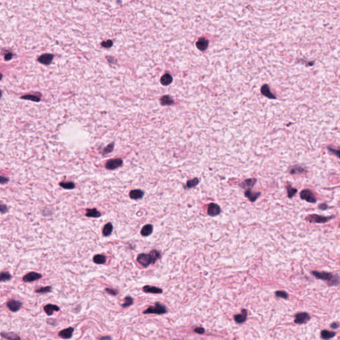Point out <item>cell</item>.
Masks as SVG:
<instances>
[{
  "label": "cell",
  "mask_w": 340,
  "mask_h": 340,
  "mask_svg": "<svg viewBox=\"0 0 340 340\" xmlns=\"http://www.w3.org/2000/svg\"><path fill=\"white\" fill-rule=\"evenodd\" d=\"M312 275L319 280L328 281L329 286H335L340 284V278L338 276H334L332 274L326 272L312 271Z\"/></svg>",
  "instance_id": "6da1fadb"
},
{
  "label": "cell",
  "mask_w": 340,
  "mask_h": 340,
  "mask_svg": "<svg viewBox=\"0 0 340 340\" xmlns=\"http://www.w3.org/2000/svg\"><path fill=\"white\" fill-rule=\"evenodd\" d=\"M167 312V310L165 306L160 302H156L155 306H150L145 311H144L143 313L144 314H158V315H161V314H165Z\"/></svg>",
  "instance_id": "7a4b0ae2"
},
{
  "label": "cell",
  "mask_w": 340,
  "mask_h": 340,
  "mask_svg": "<svg viewBox=\"0 0 340 340\" xmlns=\"http://www.w3.org/2000/svg\"><path fill=\"white\" fill-rule=\"evenodd\" d=\"M334 218V215L331 217H325L322 215H318L316 214L309 215L306 217V220L309 223H325L328 222Z\"/></svg>",
  "instance_id": "3957f363"
},
{
  "label": "cell",
  "mask_w": 340,
  "mask_h": 340,
  "mask_svg": "<svg viewBox=\"0 0 340 340\" xmlns=\"http://www.w3.org/2000/svg\"><path fill=\"white\" fill-rule=\"evenodd\" d=\"M137 261L144 267H148L151 264H154V261L150 254H140L137 258Z\"/></svg>",
  "instance_id": "277c9868"
},
{
  "label": "cell",
  "mask_w": 340,
  "mask_h": 340,
  "mask_svg": "<svg viewBox=\"0 0 340 340\" xmlns=\"http://www.w3.org/2000/svg\"><path fill=\"white\" fill-rule=\"evenodd\" d=\"M300 198L302 200H305L307 202L311 203V204H315L317 201L316 197L314 195L313 193L309 189H304L300 194Z\"/></svg>",
  "instance_id": "5b68a950"
},
{
  "label": "cell",
  "mask_w": 340,
  "mask_h": 340,
  "mask_svg": "<svg viewBox=\"0 0 340 340\" xmlns=\"http://www.w3.org/2000/svg\"><path fill=\"white\" fill-rule=\"evenodd\" d=\"M123 165V161L120 158L112 159L106 161L105 167L108 170H114Z\"/></svg>",
  "instance_id": "8992f818"
},
{
  "label": "cell",
  "mask_w": 340,
  "mask_h": 340,
  "mask_svg": "<svg viewBox=\"0 0 340 340\" xmlns=\"http://www.w3.org/2000/svg\"><path fill=\"white\" fill-rule=\"evenodd\" d=\"M310 319V316L307 312H298L295 315L294 322L297 324H303L308 322Z\"/></svg>",
  "instance_id": "52a82bcc"
},
{
  "label": "cell",
  "mask_w": 340,
  "mask_h": 340,
  "mask_svg": "<svg viewBox=\"0 0 340 340\" xmlns=\"http://www.w3.org/2000/svg\"><path fill=\"white\" fill-rule=\"evenodd\" d=\"M23 306V303L16 300H10L7 302V307L12 312H17Z\"/></svg>",
  "instance_id": "ba28073f"
},
{
  "label": "cell",
  "mask_w": 340,
  "mask_h": 340,
  "mask_svg": "<svg viewBox=\"0 0 340 340\" xmlns=\"http://www.w3.org/2000/svg\"><path fill=\"white\" fill-rule=\"evenodd\" d=\"M42 278V275L35 272H29L23 277V281L25 282H33L39 280Z\"/></svg>",
  "instance_id": "9c48e42d"
},
{
  "label": "cell",
  "mask_w": 340,
  "mask_h": 340,
  "mask_svg": "<svg viewBox=\"0 0 340 340\" xmlns=\"http://www.w3.org/2000/svg\"><path fill=\"white\" fill-rule=\"evenodd\" d=\"M73 332H74V328L72 327H69V328L62 329V330L59 333L58 336L61 339H69L72 338Z\"/></svg>",
  "instance_id": "30bf717a"
},
{
  "label": "cell",
  "mask_w": 340,
  "mask_h": 340,
  "mask_svg": "<svg viewBox=\"0 0 340 340\" xmlns=\"http://www.w3.org/2000/svg\"><path fill=\"white\" fill-rule=\"evenodd\" d=\"M45 312L46 313L47 316H52L55 312H58L60 310V308L55 304H49L45 305L43 308Z\"/></svg>",
  "instance_id": "8fae6325"
},
{
  "label": "cell",
  "mask_w": 340,
  "mask_h": 340,
  "mask_svg": "<svg viewBox=\"0 0 340 340\" xmlns=\"http://www.w3.org/2000/svg\"><path fill=\"white\" fill-rule=\"evenodd\" d=\"M221 213L220 207L215 204H211L208 207V214L210 216H216Z\"/></svg>",
  "instance_id": "7c38bea8"
},
{
  "label": "cell",
  "mask_w": 340,
  "mask_h": 340,
  "mask_svg": "<svg viewBox=\"0 0 340 340\" xmlns=\"http://www.w3.org/2000/svg\"><path fill=\"white\" fill-rule=\"evenodd\" d=\"M53 59V55L52 54H44L40 56L38 59V61L43 65H49L52 62Z\"/></svg>",
  "instance_id": "4fadbf2b"
},
{
  "label": "cell",
  "mask_w": 340,
  "mask_h": 340,
  "mask_svg": "<svg viewBox=\"0 0 340 340\" xmlns=\"http://www.w3.org/2000/svg\"><path fill=\"white\" fill-rule=\"evenodd\" d=\"M247 313H248V312H247V309H242V311H241V313L240 314H237V315H235L234 316L235 322L237 323H244L247 320V314H248Z\"/></svg>",
  "instance_id": "5bb4252c"
},
{
  "label": "cell",
  "mask_w": 340,
  "mask_h": 340,
  "mask_svg": "<svg viewBox=\"0 0 340 340\" xmlns=\"http://www.w3.org/2000/svg\"><path fill=\"white\" fill-rule=\"evenodd\" d=\"M261 93L264 96H266V97L268 98H271V99L276 98V96L271 93L270 88H269L268 84H265L262 86L261 88Z\"/></svg>",
  "instance_id": "9a60e30c"
},
{
  "label": "cell",
  "mask_w": 340,
  "mask_h": 340,
  "mask_svg": "<svg viewBox=\"0 0 340 340\" xmlns=\"http://www.w3.org/2000/svg\"><path fill=\"white\" fill-rule=\"evenodd\" d=\"M1 336L7 340H22L17 333L13 332H2Z\"/></svg>",
  "instance_id": "2e32d148"
},
{
  "label": "cell",
  "mask_w": 340,
  "mask_h": 340,
  "mask_svg": "<svg viewBox=\"0 0 340 340\" xmlns=\"http://www.w3.org/2000/svg\"><path fill=\"white\" fill-rule=\"evenodd\" d=\"M129 195L132 199H134V200L140 199H141V198H142V197L144 196V192L140 189L132 190L130 192Z\"/></svg>",
  "instance_id": "e0dca14e"
},
{
  "label": "cell",
  "mask_w": 340,
  "mask_h": 340,
  "mask_svg": "<svg viewBox=\"0 0 340 340\" xmlns=\"http://www.w3.org/2000/svg\"><path fill=\"white\" fill-rule=\"evenodd\" d=\"M143 291L146 293H150V294H161L162 292H163L161 288H159L156 286H144Z\"/></svg>",
  "instance_id": "ac0fdd59"
},
{
  "label": "cell",
  "mask_w": 340,
  "mask_h": 340,
  "mask_svg": "<svg viewBox=\"0 0 340 340\" xmlns=\"http://www.w3.org/2000/svg\"><path fill=\"white\" fill-rule=\"evenodd\" d=\"M208 45H209V41L204 37L199 39L196 43L197 47L201 50H205L208 47Z\"/></svg>",
  "instance_id": "d6986e66"
},
{
  "label": "cell",
  "mask_w": 340,
  "mask_h": 340,
  "mask_svg": "<svg viewBox=\"0 0 340 340\" xmlns=\"http://www.w3.org/2000/svg\"><path fill=\"white\" fill-rule=\"evenodd\" d=\"M306 172H307V170L304 168V167L300 165L293 166L292 167H291V169L290 170V173L292 175L302 174L306 173Z\"/></svg>",
  "instance_id": "ffe728a7"
},
{
  "label": "cell",
  "mask_w": 340,
  "mask_h": 340,
  "mask_svg": "<svg viewBox=\"0 0 340 340\" xmlns=\"http://www.w3.org/2000/svg\"><path fill=\"white\" fill-rule=\"evenodd\" d=\"M113 231V226L111 223H108L104 225L103 229V235L104 237H108L112 234Z\"/></svg>",
  "instance_id": "44dd1931"
},
{
  "label": "cell",
  "mask_w": 340,
  "mask_h": 340,
  "mask_svg": "<svg viewBox=\"0 0 340 340\" xmlns=\"http://www.w3.org/2000/svg\"><path fill=\"white\" fill-rule=\"evenodd\" d=\"M336 333L334 332L328 331L327 330V329H323V330H322L321 332V338L323 339L328 340L329 339L333 338L335 336H336Z\"/></svg>",
  "instance_id": "7402d4cb"
},
{
  "label": "cell",
  "mask_w": 340,
  "mask_h": 340,
  "mask_svg": "<svg viewBox=\"0 0 340 340\" xmlns=\"http://www.w3.org/2000/svg\"><path fill=\"white\" fill-rule=\"evenodd\" d=\"M85 215L88 217L98 218L101 216V213L96 209H88Z\"/></svg>",
  "instance_id": "603a6c76"
},
{
  "label": "cell",
  "mask_w": 340,
  "mask_h": 340,
  "mask_svg": "<svg viewBox=\"0 0 340 340\" xmlns=\"http://www.w3.org/2000/svg\"><path fill=\"white\" fill-rule=\"evenodd\" d=\"M153 231V227L151 225H146L143 227L141 230V235L143 237H148L150 235Z\"/></svg>",
  "instance_id": "cb8c5ba5"
},
{
  "label": "cell",
  "mask_w": 340,
  "mask_h": 340,
  "mask_svg": "<svg viewBox=\"0 0 340 340\" xmlns=\"http://www.w3.org/2000/svg\"><path fill=\"white\" fill-rule=\"evenodd\" d=\"M260 194V193H252L251 190H247L245 192V196L251 201H255Z\"/></svg>",
  "instance_id": "d4e9b609"
},
{
  "label": "cell",
  "mask_w": 340,
  "mask_h": 340,
  "mask_svg": "<svg viewBox=\"0 0 340 340\" xmlns=\"http://www.w3.org/2000/svg\"><path fill=\"white\" fill-rule=\"evenodd\" d=\"M106 261V257L103 255H96L93 258V262L97 265H103Z\"/></svg>",
  "instance_id": "484cf974"
},
{
  "label": "cell",
  "mask_w": 340,
  "mask_h": 340,
  "mask_svg": "<svg viewBox=\"0 0 340 340\" xmlns=\"http://www.w3.org/2000/svg\"><path fill=\"white\" fill-rule=\"evenodd\" d=\"M172 80H173V79H172V77L170 74H165L161 78V83L164 86H167L171 84L172 83Z\"/></svg>",
  "instance_id": "4316f807"
},
{
  "label": "cell",
  "mask_w": 340,
  "mask_h": 340,
  "mask_svg": "<svg viewBox=\"0 0 340 340\" xmlns=\"http://www.w3.org/2000/svg\"><path fill=\"white\" fill-rule=\"evenodd\" d=\"M256 181V179H248L243 182L241 186L245 189H249L251 188V187L255 185Z\"/></svg>",
  "instance_id": "83f0119b"
},
{
  "label": "cell",
  "mask_w": 340,
  "mask_h": 340,
  "mask_svg": "<svg viewBox=\"0 0 340 340\" xmlns=\"http://www.w3.org/2000/svg\"><path fill=\"white\" fill-rule=\"evenodd\" d=\"M52 291V287L51 286H45V287H40L37 289H35V292L37 294H47L49 293Z\"/></svg>",
  "instance_id": "f1b7e54d"
},
{
  "label": "cell",
  "mask_w": 340,
  "mask_h": 340,
  "mask_svg": "<svg viewBox=\"0 0 340 340\" xmlns=\"http://www.w3.org/2000/svg\"><path fill=\"white\" fill-rule=\"evenodd\" d=\"M134 304V299L130 296H127L124 298V302L122 304V307L128 308Z\"/></svg>",
  "instance_id": "f546056e"
},
{
  "label": "cell",
  "mask_w": 340,
  "mask_h": 340,
  "mask_svg": "<svg viewBox=\"0 0 340 340\" xmlns=\"http://www.w3.org/2000/svg\"><path fill=\"white\" fill-rule=\"evenodd\" d=\"M60 187H63L65 189H73L75 187V184L73 182H60L59 184Z\"/></svg>",
  "instance_id": "4dcf8cb0"
},
{
  "label": "cell",
  "mask_w": 340,
  "mask_h": 340,
  "mask_svg": "<svg viewBox=\"0 0 340 340\" xmlns=\"http://www.w3.org/2000/svg\"><path fill=\"white\" fill-rule=\"evenodd\" d=\"M173 103V100L169 96H164L161 98V104L162 105H170Z\"/></svg>",
  "instance_id": "1f68e13d"
},
{
  "label": "cell",
  "mask_w": 340,
  "mask_h": 340,
  "mask_svg": "<svg viewBox=\"0 0 340 340\" xmlns=\"http://www.w3.org/2000/svg\"><path fill=\"white\" fill-rule=\"evenodd\" d=\"M12 278V275L8 272H1V282H6L11 280Z\"/></svg>",
  "instance_id": "d6a6232c"
},
{
  "label": "cell",
  "mask_w": 340,
  "mask_h": 340,
  "mask_svg": "<svg viewBox=\"0 0 340 340\" xmlns=\"http://www.w3.org/2000/svg\"><path fill=\"white\" fill-rule=\"evenodd\" d=\"M327 149L330 153L337 156L339 159H340V148H334L331 146H328Z\"/></svg>",
  "instance_id": "836d02e7"
},
{
  "label": "cell",
  "mask_w": 340,
  "mask_h": 340,
  "mask_svg": "<svg viewBox=\"0 0 340 340\" xmlns=\"http://www.w3.org/2000/svg\"><path fill=\"white\" fill-rule=\"evenodd\" d=\"M287 192H288V197L289 198H292L296 194L297 189L296 188H294L290 185L287 186Z\"/></svg>",
  "instance_id": "e575fe53"
},
{
  "label": "cell",
  "mask_w": 340,
  "mask_h": 340,
  "mask_svg": "<svg viewBox=\"0 0 340 340\" xmlns=\"http://www.w3.org/2000/svg\"><path fill=\"white\" fill-rule=\"evenodd\" d=\"M22 98L26 99V100H30L34 101V102H39L40 100H41V98L39 97V96H34V95H25V96H22Z\"/></svg>",
  "instance_id": "d590c367"
},
{
  "label": "cell",
  "mask_w": 340,
  "mask_h": 340,
  "mask_svg": "<svg viewBox=\"0 0 340 340\" xmlns=\"http://www.w3.org/2000/svg\"><path fill=\"white\" fill-rule=\"evenodd\" d=\"M199 179H198V178H194V179H193V180H189V181H187V186L189 188H191V187H194L196 186V185L198 184V183H199Z\"/></svg>",
  "instance_id": "8d00e7d4"
},
{
  "label": "cell",
  "mask_w": 340,
  "mask_h": 340,
  "mask_svg": "<svg viewBox=\"0 0 340 340\" xmlns=\"http://www.w3.org/2000/svg\"><path fill=\"white\" fill-rule=\"evenodd\" d=\"M275 295L277 297L282 298H284V299H288V294L285 291H282V290L276 291L275 292Z\"/></svg>",
  "instance_id": "74e56055"
},
{
  "label": "cell",
  "mask_w": 340,
  "mask_h": 340,
  "mask_svg": "<svg viewBox=\"0 0 340 340\" xmlns=\"http://www.w3.org/2000/svg\"><path fill=\"white\" fill-rule=\"evenodd\" d=\"M150 254L151 255L152 258H153V259H154V262H156V261L158 260V258H160V256H161L160 253L158 251H156V250H154V251H151Z\"/></svg>",
  "instance_id": "f35d334b"
},
{
  "label": "cell",
  "mask_w": 340,
  "mask_h": 340,
  "mask_svg": "<svg viewBox=\"0 0 340 340\" xmlns=\"http://www.w3.org/2000/svg\"><path fill=\"white\" fill-rule=\"evenodd\" d=\"M114 143H112V144H110L106 148H105L103 150V154H108L109 153H110V152H112L113 151V149H114Z\"/></svg>",
  "instance_id": "ab89813d"
},
{
  "label": "cell",
  "mask_w": 340,
  "mask_h": 340,
  "mask_svg": "<svg viewBox=\"0 0 340 340\" xmlns=\"http://www.w3.org/2000/svg\"><path fill=\"white\" fill-rule=\"evenodd\" d=\"M105 291L107 292L108 294H109L110 295H112V296H116L117 294H118V291L117 290H116V289H114V288H106L105 289Z\"/></svg>",
  "instance_id": "60d3db41"
},
{
  "label": "cell",
  "mask_w": 340,
  "mask_h": 340,
  "mask_svg": "<svg viewBox=\"0 0 340 340\" xmlns=\"http://www.w3.org/2000/svg\"><path fill=\"white\" fill-rule=\"evenodd\" d=\"M113 41L111 40H108L106 41H104L102 43V46L106 48H110L113 46Z\"/></svg>",
  "instance_id": "b9f144b4"
},
{
  "label": "cell",
  "mask_w": 340,
  "mask_h": 340,
  "mask_svg": "<svg viewBox=\"0 0 340 340\" xmlns=\"http://www.w3.org/2000/svg\"><path fill=\"white\" fill-rule=\"evenodd\" d=\"M0 211H1V213L2 214L6 213V212L8 211V208L7 207V206L6 205L2 204L1 205H0Z\"/></svg>",
  "instance_id": "7bdbcfd3"
},
{
  "label": "cell",
  "mask_w": 340,
  "mask_h": 340,
  "mask_svg": "<svg viewBox=\"0 0 340 340\" xmlns=\"http://www.w3.org/2000/svg\"><path fill=\"white\" fill-rule=\"evenodd\" d=\"M0 182H1V184L3 185V184H7V183L9 181L8 177H3V176H1V177H0Z\"/></svg>",
  "instance_id": "ee69618b"
},
{
  "label": "cell",
  "mask_w": 340,
  "mask_h": 340,
  "mask_svg": "<svg viewBox=\"0 0 340 340\" xmlns=\"http://www.w3.org/2000/svg\"><path fill=\"white\" fill-rule=\"evenodd\" d=\"M194 331L197 333H199V334H203L204 332H205V329L203 328H196Z\"/></svg>",
  "instance_id": "f6af8a7d"
},
{
  "label": "cell",
  "mask_w": 340,
  "mask_h": 340,
  "mask_svg": "<svg viewBox=\"0 0 340 340\" xmlns=\"http://www.w3.org/2000/svg\"><path fill=\"white\" fill-rule=\"evenodd\" d=\"M318 208L321 210H326V209H328V208H329V207L326 204H320L318 206Z\"/></svg>",
  "instance_id": "bcb514c9"
},
{
  "label": "cell",
  "mask_w": 340,
  "mask_h": 340,
  "mask_svg": "<svg viewBox=\"0 0 340 340\" xmlns=\"http://www.w3.org/2000/svg\"><path fill=\"white\" fill-rule=\"evenodd\" d=\"M13 54L12 53H8L6 55H5V59L6 60H9L12 59Z\"/></svg>",
  "instance_id": "7dc6e473"
},
{
  "label": "cell",
  "mask_w": 340,
  "mask_h": 340,
  "mask_svg": "<svg viewBox=\"0 0 340 340\" xmlns=\"http://www.w3.org/2000/svg\"><path fill=\"white\" fill-rule=\"evenodd\" d=\"M330 327H331V328H332V329H337L338 328H339V324H338V323L333 322V323H332L331 324Z\"/></svg>",
  "instance_id": "c3c4849f"
},
{
  "label": "cell",
  "mask_w": 340,
  "mask_h": 340,
  "mask_svg": "<svg viewBox=\"0 0 340 340\" xmlns=\"http://www.w3.org/2000/svg\"><path fill=\"white\" fill-rule=\"evenodd\" d=\"M98 340H110L111 337H110V336H102V337L98 338Z\"/></svg>",
  "instance_id": "681fc988"
},
{
  "label": "cell",
  "mask_w": 340,
  "mask_h": 340,
  "mask_svg": "<svg viewBox=\"0 0 340 340\" xmlns=\"http://www.w3.org/2000/svg\"><path fill=\"white\" fill-rule=\"evenodd\" d=\"M339 227H340V223H339Z\"/></svg>",
  "instance_id": "f907efd6"
}]
</instances>
